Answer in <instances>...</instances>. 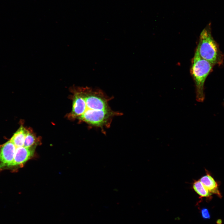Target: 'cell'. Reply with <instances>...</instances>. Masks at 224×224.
Instances as JSON below:
<instances>
[{
    "label": "cell",
    "mask_w": 224,
    "mask_h": 224,
    "mask_svg": "<svg viewBox=\"0 0 224 224\" xmlns=\"http://www.w3.org/2000/svg\"><path fill=\"white\" fill-rule=\"evenodd\" d=\"M223 105H224V103H223Z\"/></svg>",
    "instance_id": "cell-12"
},
{
    "label": "cell",
    "mask_w": 224,
    "mask_h": 224,
    "mask_svg": "<svg viewBox=\"0 0 224 224\" xmlns=\"http://www.w3.org/2000/svg\"><path fill=\"white\" fill-rule=\"evenodd\" d=\"M216 222L217 224H222V221L221 219H219L217 220Z\"/></svg>",
    "instance_id": "cell-11"
},
{
    "label": "cell",
    "mask_w": 224,
    "mask_h": 224,
    "mask_svg": "<svg viewBox=\"0 0 224 224\" xmlns=\"http://www.w3.org/2000/svg\"><path fill=\"white\" fill-rule=\"evenodd\" d=\"M193 188L194 191L201 198H211V193L199 180H195L193 184Z\"/></svg>",
    "instance_id": "cell-8"
},
{
    "label": "cell",
    "mask_w": 224,
    "mask_h": 224,
    "mask_svg": "<svg viewBox=\"0 0 224 224\" xmlns=\"http://www.w3.org/2000/svg\"><path fill=\"white\" fill-rule=\"evenodd\" d=\"M16 148L10 140L0 146V170L9 167L13 160Z\"/></svg>",
    "instance_id": "cell-4"
},
{
    "label": "cell",
    "mask_w": 224,
    "mask_h": 224,
    "mask_svg": "<svg viewBox=\"0 0 224 224\" xmlns=\"http://www.w3.org/2000/svg\"><path fill=\"white\" fill-rule=\"evenodd\" d=\"M39 140L32 132L28 130L25 138L23 146L26 147H35L39 142Z\"/></svg>",
    "instance_id": "cell-9"
},
{
    "label": "cell",
    "mask_w": 224,
    "mask_h": 224,
    "mask_svg": "<svg viewBox=\"0 0 224 224\" xmlns=\"http://www.w3.org/2000/svg\"><path fill=\"white\" fill-rule=\"evenodd\" d=\"M214 66L202 58L196 49L192 59L190 72L195 83L196 100L198 102H203L204 100V83Z\"/></svg>",
    "instance_id": "cell-3"
},
{
    "label": "cell",
    "mask_w": 224,
    "mask_h": 224,
    "mask_svg": "<svg viewBox=\"0 0 224 224\" xmlns=\"http://www.w3.org/2000/svg\"><path fill=\"white\" fill-rule=\"evenodd\" d=\"M202 216L204 219H209L210 218V215L208 210L204 208L201 210Z\"/></svg>",
    "instance_id": "cell-10"
},
{
    "label": "cell",
    "mask_w": 224,
    "mask_h": 224,
    "mask_svg": "<svg viewBox=\"0 0 224 224\" xmlns=\"http://www.w3.org/2000/svg\"><path fill=\"white\" fill-rule=\"evenodd\" d=\"M35 147H16L13 160L9 167L22 166L33 156Z\"/></svg>",
    "instance_id": "cell-5"
},
{
    "label": "cell",
    "mask_w": 224,
    "mask_h": 224,
    "mask_svg": "<svg viewBox=\"0 0 224 224\" xmlns=\"http://www.w3.org/2000/svg\"><path fill=\"white\" fill-rule=\"evenodd\" d=\"M113 97L99 89L78 87L74 92L70 115L85 123L90 128L100 129L105 134V129L110 127L114 118L123 115L110 106L109 102Z\"/></svg>",
    "instance_id": "cell-1"
},
{
    "label": "cell",
    "mask_w": 224,
    "mask_h": 224,
    "mask_svg": "<svg viewBox=\"0 0 224 224\" xmlns=\"http://www.w3.org/2000/svg\"><path fill=\"white\" fill-rule=\"evenodd\" d=\"M196 49L202 58L214 66L222 64L224 55L212 35L211 23L201 33Z\"/></svg>",
    "instance_id": "cell-2"
},
{
    "label": "cell",
    "mask_w": 224,
    "mask_h": 224,
    "mask_svg": "<svg viewBox=\"0 0 224 224\" xmlns=\"http://www.w3.org/2000/svg\"><path fill=\"white\" fill-rule=\"evenodd\" d=\"M28 131L24 127H20L14 133L10 141L16 147L23 146L25 138Z\"/></svg>",
    "instance_id": "cell-7"
},
{
    "label": "cell",
    "mask_w": 224,
    "mask_h": 224,
    "mask_svg": "<svg viewBox=\"0 0 224 224\" xmlns=\"http://www.w3.org/2000/svg\"><path fill=\"white\" fill-rule=\"evenodd\" d=\"M199 180L211 193L216 194L220 198H222L217 182L208 171L206 172V175L202 177Z\"/></svg>",
    "instance_id": "cell-6"
}]
</instances>
